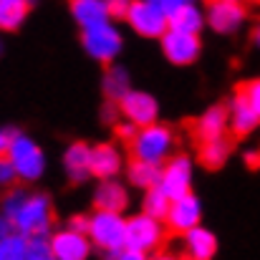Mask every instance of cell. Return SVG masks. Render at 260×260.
<instances>
[{
	"label": "cell",
	"mask_w": 260,
	"mask_h": 260,
	"mask_svg": "<svg viewBox=\"0 0 260 260\" xmlns=\"http://www.w3.org/2000/svg\"><path fill=\"white\" fill-rule=\"evenodd\" d=\"M152 260H179V258H174V255H170V253H159V255H154Z\"/></svg>",
	"instance_id": "60d3db41"
},
{
	"label": "cell",
	"mask_w": 260,
	"mask_h": 260,
	"mask_svg": "<svg viewBox=\"0 0 260 260\" xmlns=\"http://www.w3.org/2000/svg\"><path fill=\"white\" fill-rule=\"evenodd\" d=\"M217 253V238L207 228H192L184 233V258L187 260H212Z\"/></svg>",
	"instance_id": "9a60e30c"
},
{
	"label": "cell",
	"mask_w": 260,
	"mask_h": 260,
	"mask_svg": "<svg viewBox=\"0 0 260 260\" xmlns=\"http://www.w3.org/2000/svg\"><path fill=\"white\" fill-rule=\"evenodd\" d=\"M137 129H139V126H134L132 121H121V124L116 126V132H119V137H121L124 142H132V139L137 137Z\"/></svg>",
	"instance_id": "836d02e7"
},
{
	"label": "cell",
	"mask_w": 260,
	"mask_h": 260,
	"mask_svg": "<svg viewBox=\"0 0 260 260\" xmlns=\"http://www.w3.org/2000/svg\"><path fill=\"white\" fill-rule=\"evenodd\" d=\"M104 3H106L109 15H114V18H126L129 5H132V0H104Z\"/></svg>",
	"instance_id": "d6a6232c"
},
{
	"label": "cell",
	"mask_w": 260,
	"mask_h": 260,
	"mask_svg": "<svg viewBox=\"0 0 260 260\" xmlns=\"http://www.w3.org/2000/svg\"><path fill=\"white\" fill-rule=\"evenodd\" d=\"M88 240L101 248L104 253L116 250L121 245H126V220L121 217V212H106V210H96L88 217Z\"/></svg>",
	"instance_id": "277c9868"
},
{
	"label": "cell",
	"mask_w": 260,
	"mask_h": 260,
	"mask_svg": "<svg viewBox=\"0 0 260 260\" xmlns=\"http://www.w3.org/2000/svg\"><path fill=\"white\" fill-rule=\"evenodd\" d=\"M200 217H202V207H200V200L189 192L184 197H177L170 205V212H167V228L174 233H189L192 228L200 225Z\"/></svg>",
	"instance_id": "4fadbf2b"
},
{
	"label": "cell",
	"mask_w": 260,
	"mask_h": 260,
	"mask_svg": "<svg viewBox=\"0 0 260 260\" xmlns=\"http://www.w3.org/2000/svg\"><path fill=\"white\" fill-rule=\"evenodd\" d=\"M101 86H104V93L109 96V101H119V99H124L132 91V79H129V74L121 66H111L104 74Z\"/></svg>",
	"instance_id": "603a6c76"
},
{
	"label": "cell",
	"mask_w": 260,
	"mask_h": 260,
	"mask_svg": "<svg viewBox=\"0 0 260 260\" xmlns=\"http://www.w3.org/2000/svg\"><path fill=\"white\" fill-rule=\"evenodd\" d=\"M93 205L106 212H121L129 205V192L121 182H116V177L101 179V184L96 187V194H93Z\"/></svg>",
	"instance_id": "2e32d148"
},
{
	"label": "cell",
	"mask_w": 260,
	"mask_h": 260,
	"mask_svg": "<svg viewBox=\"0 0 260 260\" xmlns=\"http://www.w3.org/2000/svg\"><path fill=\"white\" fill-rule=\"evenodd\" d=\"M240 91L245 93V99L250 101V106L255 109V114L260 116V79H255V81H248V84L240 88Z\"/></svg>",
	"instance_id": "4dcf8cb0"
},
{
	"label": "cell",
	"mask_w": 260,
	"mask_h": 260,
	"mask_svg": "<svg viewBox=\"0 0 260 260\" xmlns=\"http://www.w3.org/2000/svg\"><path fill=\"white\" fill-rule=\"evenodd\" d=\"M51 222H53V207H51L48 194H43V192H28L25 200L20 202L18 212L13 215L15 233H20L25 238L48 235Z\"/></svg>",
	"instance_id": "6da1fadb"
},
{
	"label": "cell",
	"mask_w": 260,
	"mask_h": 260,
	"mask_svg": "<svg viewBox=\"0 0 260 260\" xmlns=\"http://www.w3.org/2000/svg\"><path fill=\"white\" fill-rule=\"evenodd\" d=\"M8 142H10V134H5V132H0V157L5 154V149H8Z\"/></svg>",
	"instance_id": "ab89813d"
},
{
	"label": "cell",
	"mask_w": 260,
	"mask_h": 260,
	"mask_svg": "<svg viewBox=\"0 0 260 260\" xmlns=\"http://www.w3.org/2000/svg\"><path fill=\"white\" fill-rule=\"evenodd\" d=\"M245 162H248L250 167H258L260 165V152H248V154H245Z\"/></svg>",
	"instance_id": "f35d334b"
},
{
	"label": "cell",
	"mask_w": 260,
	"mask_h": 260,
	"mask_svg": "<svg viewBox=\"0 0 260 260\" xmlns=\"http://www.w3.org/2000/svg\"><path fill=\"white\" fill-rule=\"evenodd\" d=\"M162 235H165L162 220H157V217H149V215L142 212V215L126 220V245L139 250V253H144V255L149 250L159 248Z\"/></svg>",
	"instance_id": "52a82bcc"
},
{
	"label": "cell",
	"mask_w": 260,
	"mask_h": 260,
	"mask_svg": "<svg viewBox=\"0 0 260 260\" xmlns=\"http://www.w3.org/2000/svg\"><path fill=\"white\" fill-rule=\"evenodd\" d=\"M116 114H119V109L114 106V101H109V104L104 106V111H101L104 121H109V124H114V121H116Z\"/></svg>",
	"instance_id": "74e56055"
},
{
	"label": "cell",
	"mask_w": 260,
	"mask_h": 260,
	"mask_svg": "<svg viewBox=\"0 0 260 260\" xmlns=\"http://www.w3.org/2000/svg\"><path fill=\"white\" fill-rule=\"evenodd\" d=\"M228 129H230V114H228L225 106H210V109L197 119V137H200L202 142L222 139Z\"/></svg>",
	"instance_id": "ac0fdd59"
},
{
	"label": "cell",
	"mask_w": 260,
	"mask_h": 260,
	"mask_svg": "<svg viewBox=\"0 0 260 260\" xmlns=\"http://www.w3.org/2000/svg\"><path fill=\"white\" fill-rule=\"evenodd\" d=\"M119 111L134 126H149V124H157L159 106H157L154 96H149L144 91H129L124 99H119Z\"/></svg>",
	"instance_id": "8fae6325"
},
{
	"label": "cell",
	"mask_w": 260,
	"mask_h": 260,
	"mask_svg": "<svg viewBox=\"0 0 260 260\" xmlns=\"http://www.w3.org/2000/svg\"><path fill=\"white\" fill-rule=\"evenodd\" d=\"M15 179H18V174H15V167L10 165V159L0 157V187H10Z\"/></svg>",
	"instance_id": "1f68e13d"
},
{
	"label": "cell",
	"mask_w": 260,
	"mask_h": 260,
	"mask_svg": "<svg viewBox=\"0 0 260 260\" xmlns=\"http://www.w3.org/2000/svg\"><path fill=\"white\" fill-rule=\"evenodd\" d=\"M129 25L144 38H162L170 28V15L152 0H132L126 13Z\"/></svg>",
	"instance_id": "5b68a950"
},
{
	"label": "cell",
	"mask_w": 260,
	"mask_h": 260,
	"mask_svg": "<svg viewBox=\"0 0 260 260\" xmlns=\"http://www.w3.org/2000/svg\"><path fill=\"white\" fill-rule=\"evenodd\" d=\"M28 238L13 233L0 240V260H28Z\"/></svg>",
	"instance_id": "4316f807"
},
{
	"label": "cell",
	"mask_w": 260,
	"mask_h": 260,
	"mask_svg": "<svg viewBox=\"0 0 260 260\" xmlns=\"http://www.w3.org/2000/svg\"><path fill=\"white\" fill-rule=\"evenodd\" d=\"M126 177L134 187L139 189H152L159 184V177H162V165H152V162H142V159H134L126 170Z\"/></svg>",
	"instance_id": "7402d4cb"
},
{
	"label": "cell",
	"mask_w": 260,
	"mask_h": 260,
	"mask_svg": "<svg viewBox=\"0 0 260 260\" xmlns=\"http://www.w3.org/2000/svg\"><path fill=\"white\" fill-rule=\"evenodd\" d=\"M5 154H8L10 165L15 167L18 179L36 182L46 172V154H43V149L30 137H25V134H10Z\"/></svg>",
	"instance_id": "7a4b0ae2"
},
{
	"label": "cell",
	"mask_w": 260,
	"mask_h": 260,
	"mask_svg": "<svg viewBox=\"0 0 260 260\" xmlns=\"http://www.w3.org/2000/svg\"><path fill=\"white\" fill-rule=\"evenodd\" d=\"M205 25V13L192 3L184 0L179 8H174L170 13V28L172 30H184V33H200Z\"/></svg>",
	"instance_id": "ffe728a7"
},
{
	"label": "cell",
	"mask_w": 260,
	"mask_h": 260,
	"mask_svg": "<svg viewBox=\"0 0 260 260\" xmlns=\"http://www.w3.org/2000/svg\"><path fill=\"white\" fill-rule=\"evenodd\" d=\"M152 3H154L157 8H162V10H165V13L170 15V13H172L174 8H179V5H182L184 0H152Z\"/></svg>",
	"instance_id": "8d00e7d4"
},
{
	"label": "cell",
	"mask_w": 260,
	"mask_h": 260,
	"mask_svg": "<svg viewBox=\"0 0 260 260\" xmlns=\"http://www.w3.org/2000/svg\"><path fill=\"white\" fill-rule=\"evenodd\" d=\"M255 43H258V46H260V25H258V28H255Z\"/></svg>",
	"instance_id": "b9f144b4"
},
{
	"label": "cell",
	"mask_w": 260,
	"mask_h": 260,
	"mask_svg": "<svg viewBox=\"0 0 260 260\" xmlns=\"http://www.w3.org/2000/svg\"><path fill=\"white\" fill-rule=\"evenodd\" d=\"M0 53H3V43H0Z\"/></svg>",
	"instance_id": "7bdbcfd3"
},
{
	"label": "cell",
	"mask_w": 260,
	"mask_h": 260,
	"mask_svg": "<svg viewBox=\"0 0 260 260\" xmlns=\"http://www.w3.org/2000/svg\"><path fill=\"white\" fill-rule=\"evenodd\" d=\"M71 13L81 28H93L109 20V10L104 0H71Z\"/></svg>",
	"instance_id": "44dd1931"
},
{
	"label": "cell",
	"mask_w": 260,
	"mask_h": 260,
	"mask_svg": "<svg viewBox=\"0 0 260 260\" xmlns=\"http://www.w3.org/2000/svg\"><path fill=\"white\" fill-rule=\"evenodd\" d=\"M30 3L33 0H0V28L3 30H15L28 10H30Z\"/></svg>",
	"instance_id": "cb8c5ba5"
},
{
	"label": "cell",
	"mask_w": 260,
	"mask_h": 260,
	"mask_svg": "<svg viewBox=\"0 0 260 260\" xmlns=\"http://www.w3.org/2000/svg\"><path fill=\"white\" fill-rule=\"evenodd\" d=\"M205 20L215 33H235L245 23V5L240 0H210Z\"/></svg>",
	"instance_id": "9c48e42d"
},
{
	"label": "cell",
	"mask_w": 260,
	"mask_h": 260,
	"mask_svg": "<svg viewBox=\"0 0 260 260\" xmlns=\"http://www.w3.org/2000/svg\"><path fill=\"white\" fill-rule=\"evenodd\" d=\"M69 230H76V233H88V217L84 215H76L69 220Z\"/></svg>",
	"instance_id": "d590c367"
},
{
	"label": "cell",
	"mask_w": 260,
	"mask_h": 260,
	"mask_svg": "<svg viewBox=\"0 0 260 260\" xmlns=\"http://www.w3.org/2000/svg\"><path fill=\"white\" fill-rule=\"evenodd\" d=\"M106 260H147V258H144V253H139V250H134L129 245H121L116 250H109Z\"/></svg>",
	"instance_id": "f546056e"
},
{
	"label": "cell",
	"mask_w": 260,
	"mask_h": 260,
	"mask_svg": "<svg viewBox=\"0 0 260 260\" xmlns=\"http://www.w3.org/2000/svg\"><path fill=\"white\" fill-rule=\"evenodd\" d=\"M228 114H230V129H233L238 137H245V134L255 132V126L260 124V116L255 114V109L250 106V101L245 99L243 91L233 99Z\"/></svg>",
	"instance_id": "e0dca14e"
},
{
	"label": "cell",
	"mask_w": 260,
	"mask_h": 260,
	"mask_svg": "<svg viewBox=\"0 0 260 260\" xmlns=\"http://www.w3.org/2000/svg\"><path fill=\"white\" fill-rule=\"evenodd\" d=\"M129 144H132L134 159L162 165L172 154L174 134L167 126H162V124H149V126H139L137 129V137Z\"/></svg>",
	"instance_id": "3957f363"
},
{
	"label": "cell",
	"mask_w": 260,
	"mask_h": 260,
	"mask_svg": "<svg viewBox=\"0 0 260 260\" xmlns=\"http://www.w3.org/2000/svg\"><path fill=\"white\" fill-rule=\"evenodd\" d=\"M170 205H172V197L157 184V187H152V189H147V194H144V202H142V207H144V215H149V217H157V220H165L167 217V212H170Z\"/></svg>",
	"instance_id": "484cf974"
},
{
	"label": "cell",
	"mask_w": 260,
	"mask_h": 260,
	"mask_svg": "<svg viewBox=\"0 0 260 260\" xmlns=\"http://www.w3.org/2000/svg\"><path fill=\"white\" fill-rule=\"evenodd\" d=\"M25 194H28L25 189H10V192L3 197V202H0V210H3V212H5L10 220H13V215L18 212V207H20V202L25 200Z\"/></svg>",
	"instance_id": "f1b7e54d"
},
{
	"label": "cell",
	"mask_w": 260,
	"mask_h": 260,
	"mask_svg": "<svg viewBox=\"0 0 260 260\" xmlns=\"http://www.w3.org/2000/svg\"><path fill=\"white\" fill-rule=\"evenodd\" d=\"M124 170L121 152L114 144H99L91 147V174L99 179H114Z\"/></svg>",
	"instance_id": "5bb4252c"
},
{
	"label": "cell",
	"mask_w": 260,
	"mask_h": 260,
	"mask_svg": "<svg viewBox=\"0 0 260 260\" xmlns=\"http://www.w3.org/2000/svg\"><path fill=\"white\" fill-rule=\"evenodd\" d=\"M63 170L74 182H84L86 177H91V147L84 142L71 144L63 154Z\"/></svg>",
	"instance_id": "d6986e66"
},
{
	"label": "cell",
	"mask_w": 260,
	"mask_h": 260,
	"mask_svg": "<svg viewBox=\"0 0 260 260\" xmlns=\"http://www.w3.org/2000/svg\"><path fill=\"white\" fill-rule=\"evenodd\" d=\"M230 157V142L222 137V139H210V142H202L200 147V162L210 170H217L228 162Z\"/></svg>",
	"instance_id": "d4e9b609"
},
{
	"label": "cell",
	"mask_w": 260,
	"mask_h": 260,
	"mask_svg": "<svg viewBox=\"0 0 260 260\" xmlns=\"http://www.w3.org/2000/svg\"><path fill=\"white\" fill-rule=\"evenodd\" d=\"M13 233H15V225H13V220H10V217H8V215L0 210V240H3V238H8V235H13Z\"/></svg>",
	"instance_id": "e575fe53"
},
{
	"label": "cell",
	"mask_w": 260,
	"mask_h": 260,
	"mask_svg": "<svg viewBox=\"0 0 260 260\" xmlns=\"http://www.w3.org/2000/svg\"><path fill=\"white\" fill-rule=\"evenodd\" d=\"M159 187H162L172 200L189 194V187H192V159L184 157V154L172 157V159L162 167Z\"/></svg>",
	"instance_id": "30bf717a"
},
{
	"label": "cell",
	"mask_w": 260,
	"mask_h": 260,
	"mask_svg": "<svg viewBox=\"0 0 260 260\" xmlns=\"http://www.w3.org/2000/svg\"><path fill=\"white\" fill-rule=\"evenodd\" d=\"M51 253L56 260H88L91 240L86 233H76L66 228L51 235Z\"/></svg>",
	"instance_id": "7c38bea8"
},
{
	"label": "cell",
	"mask_w": 260,
	"mask_h": 260,
	"mask_svg": "<svg viewBox=\"0 0 260 260\" xmlns=\"http://www.w3.org/2000/svg\"><path fill=\"white\" fill-rule=\"evenodd\" d=\"M28 260H56L51 253V238L48 235H38V238H28Z\"/></svg>",
	"instance_id": "83f0119b"
},
{
	"label": "cell",
	"mask_w": 260,
	"mask_h": 260,
	"mask_svg": "<svg viewBox=\"0 0 260 260\" xmlns=\"http://www.w3.org/2000/svg\"><path fill=\"white\" fill-rule=\"evenodd\" d=\"M162 51L174 66H189L200 56V38H197V33L167 28V33L162 36Z\"/></svg>",
	"instance_id": "ba28073f"
},
{
	"label": "cell",
	"mask_w": 260,
	"mask_h": 260,
	"mask_svg": "<svg viewBox=\"0 0 260 260\" xmlns=\"http://www.w3.org/2000/svg\"><path fill=\"white\" fill-rule=\"evenodd\" d=\"M81 43L86 48V53L96 61H114L121 51V33L106 20L101 25H93V28H84V36H81Z\"/></svg>",
	"instance_id": "8992f818"
}]
</instances>
